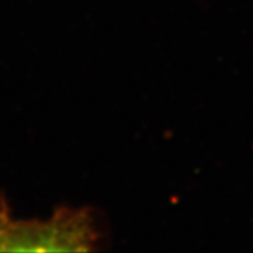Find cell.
<instances>
[{"label": "cell", "mask_w": 253, "mask_h": 253, "mask_svg": "<svg viewBox=\"0 0 253 253\" xmlns=\"http://www.w3.org/2000/svg\"><path fill=\"white\" fill-rule=\"evenodd\" d=\"M94 229L83 212L65 210L48 221H14L0 210L1 251H89Z\"/></svg>", "instance_id": "1"}]
</instances>
